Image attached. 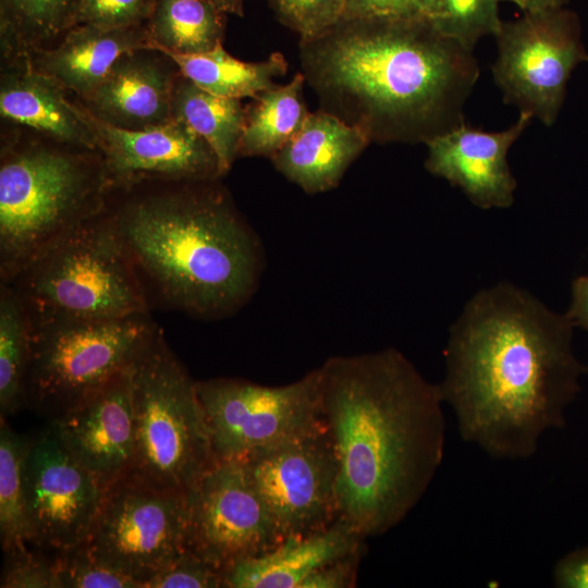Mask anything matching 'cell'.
<instances>
[{"mask_svg": "<svg viewBox=\"0 0 588 588\" xmlns=\"http://www.w3.org/2000/svg\"><path fill=\"white\" fill-rule=\"evenodd\" d=\"M574 328L515 284L476 293L450 329L438 384L460 437L493 458L526 460L546 431L563 428L588 372Z\"/></svg>", "mask_w": 588, "mask_h": 588, "instance_id": "1", "label": "cell"}, {"mask_svg": "<svg viewBox=\"0 0 588 588\" xmlns=\"http://www.w3.org/2000/svg\"><path fill=\"white\" fill-rule=\"evenodd\" d=\"M319 369L338 518L365 539L382 535L417 505L442 464L439 387L394 347L332 356Z\"/></svg>", "mask_w": 588, "mask_h": 588, "instance_id": "2", "label": "cell"}, {"mask_svg": "<svg viewBox=\"0 0 588 588\" xmlns=\"http://www.w3.org/2000/svg\"><path fill=\"white\" fill-rule=\"evenodd\" d=\"M298 56L319 109L380 144H426L463 123L479 77L473 51L426 17L340 20L299 39Z\"/></svg>", "mask_w": 588, "mask_h": 588, "instance_id": "3", "label": "cell"}, {"mask_svg": "<svg viewBox=\"0 0 588 588\" xmlns=\"http://www.w3.org/2000/svg\"><path fill=\"white\" fill-rule=\"evenodd\" d=\"M218 180L174 182L109 207L149 293L203 320L246 306L265 268L257 232Z\"/></svg>", "mask_w": 588, "mask_h": 588, "instance_id": "4", "label": "cell"}, {"mask_svg": "<svg viewBox=\"0 0 588 588\" xmlns=\"http://www.w3.org/2000/svg\"><path fill=\"white\" fill-rule=\"evenodd\" d=\"M110 192L100 154L38 145L2 154L1 282H10L49 246L102 212Z\"/></svg>", "mask_w": 588, "mask_h": 588, "instance_id": "5", "label": "cell"}, {"mask_svg": "<svg viewBox=\"0 0 588 588\" xmlns=\"http://www.w3.org/2000/svg\"><path fill=\"white\" fill-rule=\"evenodd\" d=\"M2 283L15 289L33 317L107 320L149 313L109 205Z\"/></svg>", "mask_w": 588, "mask_h": 588, "instance_id": "6", "label": "cell"}, {"mask_svg": "<svg viewBox=\"0 0 588 588\" xmlns=\"http://www.w3.org/2000/svg\"><path fill=\"white\" fill-rule=\"evenodd\" d=\"M134 454L126 476L187 492L216 462L194 381L159 328L130 368Z\"/></svg>", "mask_w": 588, "mask_h": 588, "instance_id": "7", "label": "cell"}, {"mask_svg": "<svg viewBox=\"0 0 588 588\" xmlns=\"http://www.w3.org/2000/svg\"><path fill=\"white\" fill-rule=\"evenodd\" d=\"M29 320L26 404L51 419L128 370L159 329L149 313L107 320L29 315Z\"/></svg>", "mask_w": 588, "mask_h": 588, "instance_id": "8", "label": "cell"}, {"mask_svg": "<svg viewBox=\"0 0 588 588\" xmlns=\"http://www.w3.org/2000/svg\"><path fill=\"white\" fill-rule=\"evenodd\" d=\"M196 388L216 461H243L326 427L319 368L278 387L212 378Z\"/></svg>", "mask_w": 588, "mask_h": 588, "instance_id": "9", "label": "cell"}, {"mask_svg": "<svg viewBox=\"0 0 588 588\" xmlns=\"http://www.w3.org/2000/svg\"><path fill=\"white\" fill-rule=\"evenodd\" d=\"M494 39L491 70L504 102L552 126L574 70L588 62L576 14L565 7L523 13L502 21Z\"/></svg>", "mask_w": 588, "mask_h": 588, "instance_id": "10", "label": "cell"}, {"mask_svg": "<svg viewBox=\"0 0 588 588\" xmlns=\"http://www.w3.org/2000/svg\"><path fill=\"white\" fill-rule=\"evenodd\" d=\"M186 493L131 476L107 486L87 540L96 560L145 581L186 551Z\"/></svg>", "mask_w": 588, "mask_h": 588, "instance_id": "11", "label": "cell"}, {"mask_svg": "<svg viewBox=\"0 0 588 588\" xmlns=\"http://www.w3.org/2000/svg\"><path fill=\"white\" fill-rule=\"evenodd\" d=\"M186 550L225 573L283 539L240 461H216L186 492Z\"/></svg>", "mask_w": 588, "mask_h": 588, "instance_id": "12", "label": "cell"}, {"mask_svg": "<svg viewBox=\"0 0 588 588\" xmlns=\"http://www.w3.org/2000/svg\"><path fill=\"white\" fill-rule=\"evenodd\" d=\"M240 462L283 540L338 519V465L327 426Z\"/></svg>", "mask_w": 588, "mask_h": 588, "instance_id": "13", "label": "cell"}, {"mask_svg": "<svg viewBox=\"0 0 588 588\" xmlns=\"http://www.w3.org/2000/svg\"><path fill=\"white\" fill-rule=\"evenodd\" d=\"M24 481L32 546L56 554L84 544L107 486L72 455L50 424L30 438Z\"/></svg>", "mask_w": 588, "mask_h": 588, "instance_id": "14", "label": "cell"}, {"mask_svg": "<svg viewBox=\"0 0 588 588\" xmlns=\"http://www.w3.org/2000/svg\"><path fill=\"white\" fill-rule=\"evenodd\" d=\"M84 111L95 131L111 191L130 189L148 180L195 182L224 175L210 145L176 119L154 127L128 130L106 123L85 108Z\"/></svg>", "mask_w": 588, "mask_h": 588, "instance_id": "15", "label": "cell"}, {"mask_svg": "<svg viewBox=\"0 0 588 588\" xmlns=\"http://www.w3.org/2000/svg\"><path fill=\"white\" fill-rule=\"evenodd\" d=\"M532 118L519 112L505 130L489 132L465 123L431 139L425 168L434 176L458 187L481 209H505L515 200L516 179L507 155Z\"/></svg>", "mask_w": 588, "mask_h": 588, "instance_id": "16", "label": "cell"}, {"mask_svg": "<svg viewBox=\"0 0 588 588\" xmlns=\"http://www.w3.org/2000/svg\"><path fill=\"white\" fill-rule=\"evenodd\" d=\"M49 424L72 455L105 486L126 476L135 440L130 369Z\"/></svg>", "mask_w": 588, "mask_h": 588, "instance_id": "17", "label": "cell"}, {"mask_svg": "<svg viewBox=\"0 0 588 588\" xmlns=\"http://www.w3.org/2000/svg\"><path fill=\"white\" fill-rule=\"evenodd\" d=\"M154 48L124 53L88 95L83 107L97 119L121 128L144 130L173 120L172 95L180 71Z\"/></svg>", "mask_w": 588, "mask_h": 588, "instance_id": "18", "label": "cell"}, {"mask_svg": "<svg viewBox=\"0 0 588 588\" xmlns=\"http://www.w3.org/2000/svg\"><path fill=\"white\" fill-rule=\"evenodd\" d=\"M370 143L358 127L318 109L270 161L287 181L315 195L335 188Z\"/></svg>", "mask_w": 588, "mask_h": 588, "instance_id": "19", "label": "cell"}, {"mask_svg": "<svg viewBox=\"0 0 588 588\" xmlns=\"http://www.w3.org/2000/svg\"><path fill=\"white\" fill-rule=\"evenodd\" d=\"M365 538L341 519L314 534L283 540L237 563L224 575L228 588H302L321 567L364 550Z\"/></svg>", "mask_w": 588, "mask_h": 588, "instance_id": "20", "label": "cell"}, {"mask_svg": "<svg viewBox=\"0 0 588 588\" xmlns=\"http://www.w3.org/2000/svg\"><path fill=\"white\" fill-rule=\"evenodd\" d=\"M64 87L34 65L2 75L1 115L35 128L57 142L98 150L95 131L84 108L70 102Z\"/></svg>", "mask_w": 588, "mask_h": 588, "instance_id": "21", "label": "cell"}, {"mask_svg": "<svg viewBox=\"0 0 588 588\" xmlns=\"http://www.w3.org/2000/svg\"><path fill=\"white\" fill-rule=\"evenodd\" d=\"M154 48L146 25L105 28L75 25L53 49L38 53L36 69L81 98L94 90L126 52Z\"/></svg>", "mask_w": 588, "mask_h": 588, "instance_id": "22", "label": "cell"}, {"mask_svg": "<svg viewBox=\"0 0 588 588\" xmlns=\"http://www.w3.org/2000/svg\"><path fill=\"white\" fill-rule=\"evenodd\" d=\"M172 115L210 145L224 174L230 171L238 157L246 120L240 99L213 95L180 72L173 87Z\"/></svg>", "mask_w": 588, "mask_h": 588, "instance_id": "23", "label": "cell"}, {"mask_svg": "<svg viewBox=\"0 0 588 588\" xmlns=\"http://www.w3.org/2000/svg\"><path fill=\"white\" fill-rule=\"evenodd\" d=\"M169 56L179 71L203 89L225 98H255L273 87L274 78L287 72V61L280 52H272L259 62L241 61L229 54L223 45L199 54Z\"/></svg>", "mask_w": 588, "mask_h": 588, "instance_id": "24", "label": "cell"}, {"mask_svg": "<svg viewBox=\"0 0 588 588\" xmlns=\"http://www.w3.org/2000/svg\"><path fill=\"white\" fill-rule=\"evenodd\" d=\"M305 76L297 72L284 85L261 91L246 108L238 157L271 158L303 126L310 113L304 98Z\"/></svg>", "mask_w": 588, "mask_h": 588, "instance_id": "25", "label": "cell"}, {"mask_svg": "<svg viewBox=\"0 0 588 588\" xmlns=\"http://www.w3.org/2000/svg\"><path fill=\"white\" fill-rule=\"evenodd\" d=\"M226 14L204 0H156L146 27L154 49L199 54L223 45Z\"/></svg>", "mask_w": 588, "mask_h": 588, "instance_id": "26", "label": "cell"}, {"mask_svg": "<svg viewBox=\"0 0 588 588\" xmlns=\"http://www.w3.org/2000/svg\"><path fill=\"white\" fill-rule=\"evenodd\" d=\"M30 320L24 301L9 283L0 286V409L10 415L26 404Z\"/></svg>", "mask_w": 588, "mask_h": 588, "instance_id": "27", "label": "cell"}, {"mask_svg": "<svg viewBox=\"0 0 588 588\" xmlns=\"http://www.w3.org/2000/svg\"><path fill=\"white\" fill-rule=\"evenodd\" d=\"M30 437L0 422V538L4 553L32 546L24 465Z\"/></svg>", "mask_w": 588, "mask_h": 588, "instance_id": "28", "label": "cell"}, {"mask_svg": "<svg viewBox=\"0 0 588 588\" xmlns=\"http://www.w3.org/2000/svg\"><path fill=\"white\" fill-rule=\"evenodd\" d=\"M499 0H425L424 16L442 35L468 50L498 33L502 20Z\"/></svg>", "mask_w": 588, "mask_h": 588, "instance_id": "29", "label": "cell"}, {"mask_svg": "<svg viewBox=\"0 0 588 588\" xmlns=\"http://www.w3.org/2000/svg\"><path fill=\"white\" fill-rule=\"evenodd\" d=\"M75 0H0L4 40L30 45L70 28Z\"/></svg>", "mask_w": 588, "mask_h": 588, "instance_id": "30", "label": "cell"}, {"mask_svg": "<svg viewBox=\"0 0 588 588\" xmlns=\"http://www.w3.org/2000/svg\"><path fill=\"white\" fill-rule=\"evenodd\" d=\"M59 588H143V584L94 559L82 546L54 554Z\"/></svg>", "mask_w": 588, "mask_h": 588, "instance_id": "31", "label": "cell"}, {"mask_svg": "<svg viewBox=\"0 0 588 588\" xmlns=\"http://www.w3.org/2000/svg\"><path fill=\"white\" fill-rule=\"evenodd\" d=\"M156 0H75L70 27L94 25L120 28L144 25Z\"/></svg>", "mask_w": 588, "mask_h": 588, "instance_id": "32", "label": "cell"}, {"mask_svg": "<svg viewBox=\"0 0 588 588\" xmlns=\"http://www.w3.org/2000/svg\"><path fill=\"white\" fill-rule=\"evenodd\" d=\"M281 24L299 35L316 36L341 20V0H268Z\"/></svg>", "mask_w": 588, "mask_h": 588, "instance_id": "33", "label": "cell"}, {"mask_svg": "<svg viewBox=\"0 0 588 588\" xmlns=\"http://www.w3.org/2000/svg\"><path fill=\"white\" fill-rule=\"evenodd\" d=\"M4 554L1 588H59L54 554L30 547Z\"/></svg>", "mask_w": 588, "mask_h": 588, "instance_id": "34", "label": "cell"}, {"mask_svg": "<svg viewBox=\"0 0 588 588\" xmlns=\"http://www.w3.org/2000/svg\"><path fill=\"white\" fill-rule=\"evenodd\" d=\"M218 587H224V574L188 550L145 581V588Z\"/></svg>", "mask_w": 588, "mask_h": 588, "instance_id": "35", "label": "cell"}, {"mask_svg": "<svg viewBox=\"0 0 588 588\" xmlns=\"http://www.w3.org/2000/svg\"><path fill=\"white\" fill-rule=\"evenodd\" d=\"M425 0H341V20L424 16Z\"/></svg>", "mask_w": 588, "mask_h": 588, "instance_id": "36", "label": "cell"}, {"mask_svg": "<svg viewBox=\"0 0 588 588\" xmlns=\"http://www.w3.org/2000/svg\"><path fill=\"white\" fill-rule=\"evenodd\" d=\"M363 551L339 559L309 576L302 588H347L355 578Z\"/></svg>", "mask_w": 588, "mask_h": 588, "instance_id": "37", "label": "cell"}, {"mask_svg": "<svg viewBox=\"0 0 588 588\" xmlns=\"http://www.w3.org/2000/svg\"><path fill=\"white\" fill-rule=\"evenodd\" d=\"M553 583L559 588H588V546L566 553L555 563Z\"/></svg>", "mask_w": 588, "mask_h": 588, "instance_id": "38", "label": "cell"}, {"mask_svg": "<svg viewBox=\"0 0 588 588\" xmlns=\"http://www.w3.org/2000/svg\"><path fill=\"white\" fill-rule=\"evenodd\" d=\"M565 315L575 328H580L588 333V274L574 279L571 303Z\"/></svg>", "mask_w": 588, "mask_h": 588, "instance_id": "39", "label": "cell"}, {"mask_svg": "<svg viewBox=\"0 0 588 588\" xmlns=\"http://www.w3.org/2000/svg\"><path fill=\"white\" fill-rule=\"evenodd\" d=\"M511 2L518 7L523 13L539 12L565 7L567 0H499Z\"/></svg>", "mask_w": 588, "mask_h": 588, "instance_id": "40", "label": "cell"}, {"mask_svg": "<svg viewBox=\"0 0 588 588\" xmlns=\"http://www.w3.org/2000/svg\"><path fill=\"white\" fill-rule=\"evenodd\" d=\"M204 1L212 4L215 8H217L219 11L225 14H233L236 16L244 15V4L246 0H204Z\"/></svg>", "mask_w": 588, "mask_h": 588, "instance_id": "41", "label": "cell"}]
</instances>
